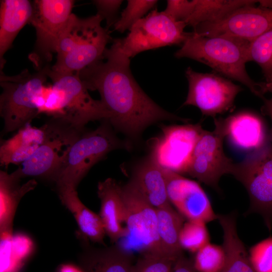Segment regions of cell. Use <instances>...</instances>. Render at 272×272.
Wrapping results in <instances>:
<instances>
[{
  "label": "cell",
  "mask_w": 272,
  "mask_h": 272,
  "mask_svg": "<svg viewBox=\"0 0 272 272\" xmlns=\"http://www.w3.org/2000/svg\"><path fill=\"white\" fill-rule=\"evenodd\" d=\"M112 42L105 51V61L76 73L88 90L99 93L111 126L136 139L145 128L160 121L188 123L189 119L164 110L145 93L131 73L130 58L121 51L117 39Z\"/></svg>",
  "instance_id": "cell-1"
},
{
  "label": "cell",
  "mask_w": 272,
  "mask_h": 272,
  "mask_svg": "<svg viewBox=\"0 0 272 272\" xmlns=\"http://www.w3.org/2000/svg\"><path fill=\"white\" fill-rule=\"evenodd\" d=\"M249 43L234 36H206L192 31L174 56L203 63L212 68L214 72L241 83L262 99L264 96L259 91L258 83L249 77L245 67L246 63L249 62Z\"/></svg>",
  "instance_id": "cell-2"
},
{
  "label": "cell",
  "mask_w": 272,
  "mask_h": 272,
  "mask_svg": "<svg viewBox=\"0 0 272 272\" xmlns=\"http://www.w3.org/2000/svg\"><path fill=\"white\" fill-rule=\"evenodd\" d=\"M98 14L82 18L72 14L56 47V60L50 70L59 74L80 72L104 58L108 42L112 41L108 29L101 26Z\"/></svg>",
  "instance_id": "cell-3"
},
{
  "label": "cell",
  "mask_w": 272,
  "mask_h": 272,
  "mask_svg": "<svg viewBox=\"0 0 272 272\" xmlns=\"http://www.w3.org/2000/svg\"><path fill=\"white\" fill-rule=\"evenodd\" d=\"M47 65L34 73L25 70L14 76L1 71L0 114L5 132L19 130L39 114L37 101L48 78Z\"/></svg>",
  "instance_id": "cell-4"
},
{
  "label": "cell",
  "mask_w": 272,
  "mask_h": 272,
  "mask_svg": "<svg viewBox=\"0 0 272 272\" xmlns=\"http://www.w3.org/2000/svg\"><path fill=\"white\" fill-rule=\"evenodd\" d=\"M103 121L94 130H84L72 145L53 180L57 188L71 186L76 188L91 168L108 153L129 148L128 144L115 134L110 123Z\"/></svg>",
  "instance_id": "cell-5"
},
{
  "label": "cell",
  "mask_w": 272,
  "mask_h": 272,
  "mask_svg": "<svg viewBox=\"0 0 272 272\" xmlns=\"http://www.w3.org/2000/svg\"><path fill=\"white\" fill-rule=\"evenodd\" d=\"M43 126V143L18 169L22 178L35 177L53 181L70 148L84 129L61 118L51 117Z\"/></svg>",
  "instance_id": "cell-6"
},
{
  "label": "cell",
  "mask_w": 272,
  "mask_h": 272,
  "mask_svg": "<svg viewBox=\"0 0 272 272\" xmlns=\"http://www.w3.org/2000/svg\"><path fill=\"white\" fill-rule=\"evenodd\" d=\"M125 207L124 236L116 246L130 253L161 252L157 229V210L148 202L129 181L121 186Z\"/></svg>",
  "instance_id": "cell-7"
},
{
  "label": "cell",
  "mask_w": 272,
  "mask_h": 272,
  "mask_svg": "<svg viewBox=\"0 0 272 272\" xmlns=\"http://www.w3.org/2000/svg\"><path fill=\"white\" fill-rule=\"evenodd\" d=\"M232 175L246 189L250 199L247 213H256L272 229V145L269 141L236 164Z\"/></svg>",
  "instance_id": "cell-8"
},
{
  "label": "cell",
  "mask_w": 272,
  "mask_h": 272,
  "mask_svg": "<svg viewBox=\"0 0 272 272\" xmlns=\"http://www.w3.org/2000/svg\"><path fill=\"white\" fill-rule=\"evenodd\" d=\"M72 0H36L33 2V13L30 21L35 29L34 49L29 55L37 71L49 65L59 37L72 13Z\"/></svg>",
  "instance_id": "cell-9"
},
{
  "label": "cell",
  "mask_w": 272,
  "mask_h": 272,
  "mask_svg": "<svg viewBox=\"0 0 272 272\" xmlns=\"http://www.w3.org/2000/svg\"><path fill=\"white\" fill-rule=\"evenodd\" d=\"M186 26L155 9L135 23L126 37L117 40L121 51L131 58L146 50L183 44L190 33L184 31Z\"/></svg>",
  "instance_id": "cell-10"
},
{
  "label": "cell",
  "mask_w": 272,
  "mask_h": 272,
  "mask_svg": "<svg viewBox=\"0 0 272 272\" xmlns=\"http://www.w3.org/2000/svg\"><path fill=\"white\" fill-rule=\"evenodd\" d=\"M214 130L203 129L193 151L187 174L218 190V183L226 174H233L236 164L223 149L224 118H214Z\"/></svg>",
  "instance_id": "cell-11"
},
{
  "label": "cell",
  "mask_w": 272,
  "mask_h": 272,
  "mask_svg": "<svg viewBox=\"0 0 272 272\" xmlns=\"http://www.w3.org/2000/svg\"><path fill=\"white\" fill-rule=\"evenodd\" d=\"M188 83L187 95L183 106L197 107L203 115L215 118L234 107L240 86L215 72L201 73L188 67L185 72Z\"/></svg>",
  "instance_id": "cell-12"
},
{
  "label": "cell",
  "mask_w": 272,
  "mask_h": 272,
  "mask_svg": "<svg viewBox=\"0 0 272 272\" xmlns=\"http://www.w3.org/2000/svg\"><path fill=\"white\" fill-rule=\"evenodd\" d=\"M152 139L151 155L162 168L187 174L196 145L203 130L201 123L164 125Z\"/></svg>",
  "instance_id": "cell-13"
},
{
  "label": "cell",
  "mask_w": 272,
  "mask_h": 272,
  "mask_svg": "<svg viewBox=\"0 0 272 272\" xmlns=\"http://www.w3.org/2000/svg\"><path fill=\"white\" fill-rule=\"evenodd\" d=\"M47 72L61 100V118L81 129L90 121L108 120V113L101 101L91 97L77 73H56L50 70V65Z\"/></svg>",
  "instance_id": "cell-14"
},
{
  "label": "cell",
  "mask_w": 272,
  "mask_h": 272,
  "mask_svg": "<svg viewBox=\"0 0 272 272\" xmlns=\"http://www.w3.org/2000/svg\"><path fill=\"white\" fill-rule=\"evenodd\" d=\"M271 30L272 8L252 4L241 7L218 21L200 24L193 32L206 36H234L250 42Z\"/></svg>",
  "instance_id": "cell-15"
},
{
  "label": "cell",
  "mask_w": 272,
  "mask_h": 272,
  "mask_svg": "<svg viewBox=\"0 0 272 272\" xmlns=\"http://www.w3.org/2000/svg\"><path fill=\"white\" fill-rule=\"evenodd\" d=\"M162 169L169 200L185 219L205 223L217 219V214L214 211L208 195L198 183L172 171Z\"/></svg>",
  "instance_id": "cell-16"
},
{
  "label": "cell",
  "mask_w": 272,
  "mask_h": 272,
  "mask_svg": "<svg viewBox=\"0 0 272 272\" xmlns=\"http://www.w3.org/2000/svg\"><path fill=\"white\" fill-rule=\"evenodd\" d=\"M224 122L226 137L242 150L252 152L269 141L264 122L252 112L240 111L224 118Z\"/></svg>",
  "instance_id": "cell-17"
},
{
  "label": "cell",
  "mask_w": 272,
  "mask_h": 272,
  "mask_svg": "<svg viewBox=\"0 0 272 272\" xmlns=\"http://www.w3.org/2000/svg\"><path fill=\"white\" fill-rule=\"evenodd\" d=\"M97 193L101 201L99 216L106 234L116 243L125 233L122 224L125 220V207L121 186L115 180L108 178L98 183Z\"/></svg>",
  "instance_id": "cell-18"
},
{
  "label": "cell",
  "mask_w": 272,
  "mask_h": 272,
  "mask_svg": "<svg viewBox=\"0 0 272 272\" xmlns=\"http://www.w3.org/2000/svg\"><path fill=\"white\" fill-rule=\"evenodd\" d=\"M33 13V2L28 0H3L0 7V66L4 56L22 28L30 21Z\"/></svg>",
  "instance_id": "cell-19"
},
{
  "label": "cell",
  "mask_w": 272,
  "mask_h": 272,
  "mask_svg": "<svg viewBox=\"0 0 272 272\" xmlns=\"http://www.w3.org/2000/svg\"><path fill=\"white\" fill-rule=\"evenodd\" d=\"M129 181L155 208L171 205L163 170L150 156L136 167Z\"/></svg>",
  "instance_id": "cell-20"
},
{
  "label": "cell",
  "mask_w": 272,
  "mask_h": 272,
  "mask_svg": "<svg viewBox=\"0 0 272 272\" xmlns=\"http://www.w3.org/2000/svg\"><path fill=\"white\" fill-rule=\"evenodd\" d=\"M45 129L28 123L19 129L12 137L1 143L0 163L7 167L10 164L22 163L28 159L42 144Z\"/></svg>",
  "instance_id": "cell-21"
},
{
  "label": "cell",
  "mask_w": 272,
  "mask_h": 272,
  "mask_svg": "<svg viewBox=\"0 0 272 272\" xmlns=\"http://www.w3.org/2000/svg\"><path fill=\"white\" fill-rule=\"evenodd\" d=\"M217 220L223 231L222 246L226 255L225 265L220 272H255L238 235L236 214H218Z\"/></svg>",
  "instance_id": "cell-22"
},
{
  "label": "cell",
  "mask_w": 272,
  "mask_h": 272,
  "mask_svg": "<svg viewBox=\"0 0 272 272\" xmlns=\"http://www.w3.org/2000/svg\"><path fill=\"white\" fill-rule=\"evenodd\" d=\"M21 178L18 169L11 174L4 171H0L1 233L12 232V222L19 202L26 193L37 185L34 179L21 185Z\"/></svg>",
  "instance_id": "cell-23"
},
{
  "label": "cell",
  "mask_w": 272,
  "mask_h": 272,
  "mask_svg": "<svg viewBox=\"0 0 272 272\" xmlns=\"http://www.w3.org/2000/svg\"><path fill=\"white\" fill-rule=\"evenodd\" d=\"M57 188L60 200L73 214L82 233L92 241L103 243L106 232L99 215L81 202L76 188L71 186Z\"/></svg>",
  "instance_id": "cell-24"
},
{
  "label": "cell",
  "mask_w": 272,
  "mask_h": 272,
  "mask_svg": "<svg viewBox=\"0 0 272 272\" xmlns=\"http://www.w3.org/2000/svg\"><path fill=\"white\" fill-rule=\"evenodd\" d=\"M80 261L85 272H132L133 264L130 253L116 245L89 250Z\"/></svg>",
  "instance_id": "cell-25"
},
{
  "label": "cell",
  "mask_w": 272,
  "mask_h": 272,
  "mask_svg": "<svg viewBox=\"0 0 272 272\" xmlns=\"http://www.w3.org/2000/svg\"><path fill=\"white\" fill-rule=\"evenodd\" d=\"M157 229L162 253L177 259L183 254L179 243V234L185 219L171 205L156 209Z\"/></svg>",
  "instance_id": "cell-26"
},
{
  "label": "cell",
  "mask_w": 272,
  "mask_h": 272,
  "mask_svg": "<svg viewBox=\"0 0 272 272\" xmlns=\"http://www.w3.org/2000/svg\"><path fill=\"white\" fill-rule=\"evenodd\" d=\"M254 0H196L194 10L185 22L194 29L205 23L218 21L243 6L259 4Z\"/></svg>",
  "instance_id": "cell-27"
},
{
  "label": "cell",
  "mask_w": 272,
  "mask_h": 272,
  "mask_svg": "<svg viewBox=\"0 0 272 272\" xmlns=\"http://www.w3.org/2000/svg\"><path fill=\"white\" fill-rule=\"evenodd\" d=\"M249 61H254L261 68L265 83L272 84V30L250 41Z\"/></svg>",
  "instance_id": "cell-28"
},
{
  "label": "cell",
  "mask_w": 272,
  "mask_h": 272,
  "mask_svg": "<svg viewBox=\"0 0 272 272\" xmlns=\"http://www.w3.org/2000/svg\"><path fill=\"white\" fill-rule=\"evenodd\" d=\"M193 260L197 272H220L226 261L223 246L208 243L195 253Z\"/></svg>",
  "instance_id": "cell-29"
},
{
  "label": "cell",
  "mask_w": 272,
  "mask_h": 272,
  "mask_svg": "<svg viewBox=\"0 0 272 272\" xmlns=\"http://www.w3.org/2000/svg\"><path fill=\"white\" fill-rule=\"evenodd\" d=\"M210 239L206 223L201 221H187L179 234V243L182 249L194 253L209 243Z\"/></svg>",
  "instance_id": "cell-30"
},
{
  "label": "cell",
  "mask_w": 272,
  "mask_h": 272,
  "mask_svg": "<svg viewBox=\"0 0 272 272\" xmlns=\"http://www.w3.org/2000/svg\"><path fill=\"white\" fill-rule=\"evenodd\" d=\"M155 0H128L120 17L114 25V29L120 33L130 30L132 26L157 3Z\"/></svg>",
  "instance_id": "cell-31"
},
{
  "label": "cell",
  "mask_w": 272,
  "mask_h": 272,
  "mask_svg": "<svg viewBox=\"0 0 272 272\" xmlns=\"http://www.w3.org/2000/svg\"><path fill=\"white\" fill-rule=\"evenodd\" d=\"M176 260L159 253L143 252L133 264L132 272H171Z\"/></svg>",
  "instance_id": "cell-32"
},
{
  "label": "cell",
  "mask_w": 272,
  "mask_h": 272,
  "mask_svg": "<svg viewBox=\"0 0 272 272\" xmlns=\"http://www.w3.org/2000/svg\"><path fill=\"white\" fill-rule=\"evenodd\" d=\"M248 252L255 272H272V237L254 244Z\"/></svg>",
  "instance_id": "cell-33"
},
{
  "label": "cell",
  "mask_w": 272,
  "mask_h": 272,
  "mask_svg": "<svg viewBox=\"0 0 272 272\" xmlns=\"http://www.w3.org/2000/svg\"><path fill=\"white\" fill-rule=\"evenodd\" d=\"M12 237V232L1 233V272H18L22 265L13 251Z\"/></svg>",
  "instance_id": "cell-34"
},
{
  "label": "cell",
  "mask_w": 272,
  "mask_h": 272,
  "mask_svg": "<svg viewBox=\"0 0 272 272\" xmlns=\"http://www.w3.org/2000/svg\"><path fill=\"white\" fill-rule=\"evenodd\" d=\"M195 4L196 0H168L164 12L175 21L185 23L192 13Z\"/></svg>",
  "instance_id": "cell-35"
},
{
  "label": "cell",
  "mask_w": 272,
  "mask_h": 272,
  "mask_svg": "<svg viewBox=\"0 0 272 272\" xmlns=\"http://www.w3.org/2000/svg\"><path fill=\"white\" fill-rule=\"evenodd\" d=\"M93 3L97 9V14L106 21L107 29L118 20L117 14L122 1L120 0H96Z\"/></svg>",
  "instance_id": "cell-36"
},
{
  "label": "cell",
  "mask_w": 272,
  "mask_h": 272,
  "mask_svg": "<svg viewBox=\"0 0 272 272\" xmlns=\"http://www.w3.org/2000/svg\"><path fill=\"white\" fill-rule=\"evenodd\" d=\"M33 243L27 236L18 234L13 236L12 247L17 258L22 262L31 253L33 249Z\"/></svg>",
  "instance_id": "cell-37"
},
{
  "label": "cell",
  "mask_w": 272,
  "mask_h": 272,
  "mask_svg": "<svg viewBox=\"0 0 272 272\" xmlns=\"http://www.w3.org/2000/svg\"><path fill=\"white\" fill-rule=\"evenodd\" d=\"M171 272H197L192 259L182 254L175 262Z\"/></svg>",
  "instance_id": "cell-38"
},
{
  "label": "cell",
  "mask_w": 272,
  "mask_h": 272,
  "mask_svg": "<svg viewBox=\"0 0 272 272\" xmlns=\"http://www.w3.org/2000/svg\"><path fill=\"white\" fill-rule=\"evenodd\" d=\"M264 104L261 108V111L263 113L269 117L271 126L270 130V133L269 135V140L272 145V98L270 99H267L264 97L262 99Z\"/></svg>",
  "instance_id": "cell-39"
},
{
  "label": "cell",
  "mask_w": 272,
  "mask_h": 272,
  "mask_svg": "<svg viewBox=\"0 0 272 272\" xmlns=\"http://www.w3.org/2000/svg\"><path fill=\"white\" fill-rule=\"evenodd\" d=\"M58 272H85L81 268H79L72 264H63L60 266Z\"/></svg>",
  "instance_id": "cell-40"
},
{
  "label": "cell",
  "mask_w": 272,
  "mask_h": 272,
  "mask_svg": "<svg viewBox=\"0 0 272 272\" xmlns=\"http://www.w3.org/2000/svg\"><path fill=\"white\" fill-rule=\"evenodd\" d=\"M259 90L261 94H263L267 92H272V84H268L265 82L258 83Z\"/></svg>",
  "instance_id": "cell-41"
}]
</instances>
